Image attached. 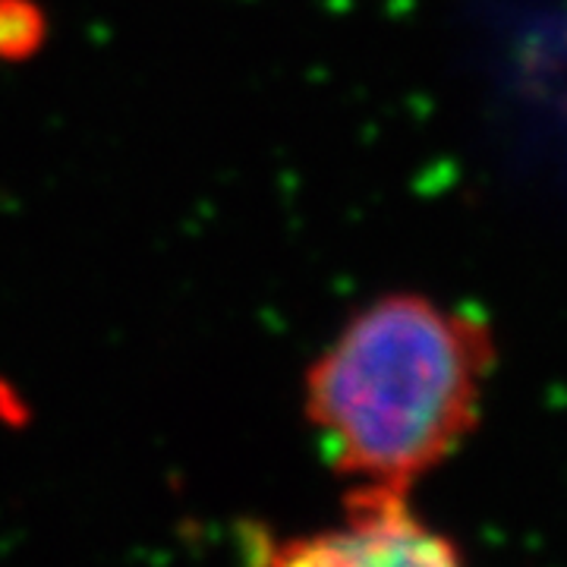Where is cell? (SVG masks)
<instances>
[{
	"label": "cell",
	"mask_w": 567,
	"mask_h": 567,
	"mask_svg": "<svg viewBox=\"0 0 567 567\" xmlns=\"http://www.w3.org/2000/svg\"><path fill=\"white\" fill-rule=\"evenodd\" d=\"M492 360L483 322L425 297H385L309 369L306 413L338 473L410 488L473 432Z\"/></svg>",
	"instance_id": "obj_1"
},
{
	"label": "cell",
	"mask_w": 567,
	"mask_h": 567,
	"mask_svg": "<svg viewBox=\"0 0 567 567\" xmlns=\"http://www.w3.org/2000/svg\"><path fill=\"white\" fill-rule=\"evenodd\" d=\"M265 567H464L461 551L406 505V488L350 492L341 527L262 539Z\"/></svg>",
	"instance_id": "obj_2"
},
{
	"label": "cell",
	"mask_w": 567,
	"mask_h": 567,
	"mask_svg": "<svg viewBox=\"0 0 567 567\" xmlns=\"http://www.w3.org/2000/svg\"><path fill=\"white\" fill-rule=\"evenodd\" d=\"M41 41V17L29 0H0V54L22 58Z\"/></svg>",
	"instance_id": "obj_3"
}]
</instances>
